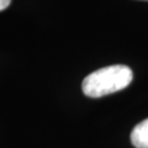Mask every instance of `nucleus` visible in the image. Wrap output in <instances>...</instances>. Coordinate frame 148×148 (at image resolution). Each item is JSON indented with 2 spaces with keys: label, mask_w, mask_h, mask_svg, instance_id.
Segmentation results:
<instances>
[{
  "label": "nucleus",
  "mask_w": 148,
  "mask_h": 148,
  "mask_svg": "<svg viewBox=\"0 0 148 148\" xmlns=\"http://www.w3.org/2000/svg\"><path fill=\"white\" fill-rule=\"evenodd\" d=\"M131 142L136 148H148V119L136 125L132 130Z\"/></svg>",
  "instance_id": "2"
},
{
  "label": "nucleus",
  "mask_w": 148,
  "mask_h": 148,
  "mask_svg": "<svg viewBox=\"0 0 148 148\" xmlns=\"http://www.w3.org/2000/svg\"><path fill=\"white\" fill-rule=\"evenodd\" d=\"M133 79L131 68L115 64L90 73L83 80V92L89 98H101L127 88Z\"/></svg>",
  "instance_id": "1"
},
{
  "label": "nucleus",
  "mask_w": 148,
  "mask_h": 148,
  "mask_svg": "<svg viewBox=\"0 0 148 148\" xmlns=\"http://www.w3.org/2000/svg\"><path fill=\"white\" fill-rule=\"evenodd\" d=\"M11 0H0V11L1 10H5V9L10 5Z\"/></svg>",
  "instance_id": "3"
}]
</instances>
